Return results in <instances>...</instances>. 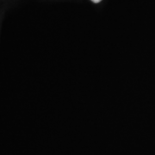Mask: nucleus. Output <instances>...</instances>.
I'll return each instance as SVG.
<instances>
[{"label":"nucleus","instance_id":"obj_1","mask_svg":"<svg viewBox=\"0 0 155 155\" xmlns=\"http://www.w3.org/2000/svg\"><path fill=\"white\" fill-rule=\"evenodd\" d=\"M93 3H99V2H101L102 0H91Z\"/></svg>","mask_w":155,"mask_h":155}]
</instances>
